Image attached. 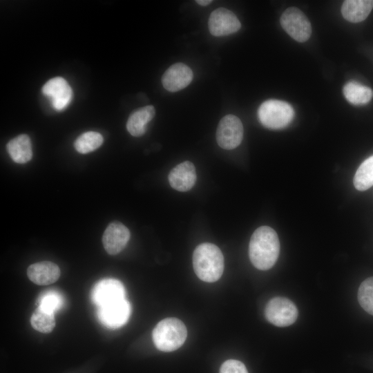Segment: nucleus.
Segmentation results:
<instances>
[{
	"mask_svg": "<svg viewBox=\"0 0 373 373\" xmlns=\"http://www.w3.org/2000/svg\"><path fill=\"white\" fill-rule=\"evenodd\" d=\"M42 93L48 97L53 108L62 111L70 104L73 90L67 81L61 77L49 79L42 87Z\"/></svg>",
	"mask_w": 373,
	"mask_h": 373,
	"instance_id": "obj_11",
	"label": "nucleus"
},
{
	"mask_svg": "<svg viewBox=\"0 0 373 373\" xmlns=\"http://www.w3.org/2000/svg\"><path fill=\"white\" fill-rule=\"evenodd\" d=\"M280 24L285 32L297 41L304 42L310 37L311 23L307 17L297 8L286 9L281 15Z\"/></svg>",
	"mask_w": 373,
	"mask_h": 373,
	"instance_id": "obj_6",
	"label": "nucleus"
},
{
	"mask_svg": "<svg viewBox=\"0 0 373 373\" xmlns=\"http://www.w3.org/2000/svg\"><path fill=\"white\" fill-rule=\"evenodd\" d=\"M102 135L95 131H87L80 135L75 141L74 146L80 153H88L98 149L103 144Z\"/></svg>",
	"mask_w": 373,
	"mask_h": 373,
	"instance_id": "obj_21",
	"label": "nucleus"
},
{
	"mask_svg": "<svg viewBox=\"0 0 373 373\" xmlns=\"http://www.w3.org/2000/svg\"><path fill=\"white\" fill-rule=\"evenodd\" d=\"M155 114V110L153 106H146L136 110L127 120V131L133 136H142L146 131V124L154 117Z\"/></svg>",
	"mask_w": 373,
	"mask_h": 373,
	"instance_id": "obj_16",
	"label": "nucleus"
},
{
	"mask_svg": "<svg viewBox=\"0 0 373 373\" xmlns=\"http://www.w3.org/2000/svg\"><path fill=\"white\" fill-rule=\"evenodd\" d=\"M193 267L201 280L216 282L220 278L224 270L222 253L216 245L202 243L193 251Z\"/></svg>",
	"mask_w": 373,
	"mask_h": 373,
	"instance_id": "obj_2",
	"label": "nucleus"
},
{
	"mask_svg": "<svg viewBox=\"0 0 373 373\" xmlns=\"http://www.w3.org/2000/svg\"><path fill=\"white\" fill-rule=\"evenodd\" d=\"M279 253V239L272 228L262 226L255 230L249 242V256L256 268L269 269L277 261Z\"/></svg>",
	"mask_w": 373,
	"mask_h": 373,
	"instance_id": "obj_1",
	"label": "nucleus"
},
{
	"mask_svg": "<svg viewBox=\"0 0 373 373\" xmlns=\"http://www.w3.org/2000/svg\"><path fill=\"white\" fill-rule=\"evenodd\" d=\"M30 323L35 330L44 334L50 333L55 327L54 314L38 307L32 314Z\"/></svg>",
	"mask_w": 373,
	"mask_h": 373,
	"instance_id": "obj_22",
	"label": "nucleus"
},
{
	"mask_svg": "<svg viewBox=\"0 0 373 373\" xmlns=\"http://www.w3.org/2000/svg\"><path fill=\"white\" fill-rule=\"evenodd\" d=\"M354 185L358 191H365L373 186V155L367 158L358 168Z\"/></svg>",
	"mask_w": 373,
	"mask_h": 373,
	"instance_id": "obj_20",
	"label": "nucleus"
},
{
	"mask_svg": "<svg viewBox=\"0 0 373 373\" xmlns=\"http://www.w3.org/2000/svg\"><path fill=\"white\" fill-rule=\"evenodd\" d=\"M208 26L210 33L216 37L236 32L241 27L236 15L224 8H217L211 13Z\"/></svg>",
	"mask_w": 373,
	"mask_h": 373,
	"instance_id": "obj_10",
	"label": "nucleus"
},
{
	"mask_svg": "<svg viewBox=\"0 0 373 373\" xmlns=\"http://www.w3.org/2000/svg\"><path fill=\"white\" fill-rule=\"evenodd\" d=\"M196 171L193 164L189 161H184L169 173L168 179L172 188L179 191L190 190L196 182Z\"/></svg>",
	"mask_w": 373,
	"mask_h": 373,
	"instance_id": "obj_14",
	"label": "nucleus"
},
{
	"mask_svg": "<svg viewBox=\"0 0 373 373\" xmlns=\"http://www.w3.org/2000/svg\"><path fill=\"white\" fill-rule=\"evenodd\" d=\"M191 69L183 63L171 66L163 74L162 83L170 92H176L186 87L193 79Z\"/></svg>",
	"mask_w": 373,
	"mask_h": 373,
	"instance_id": "obj_13",
	"label": "nucleus"
},
{
	"mask_svg": "<svg viewBox=\"0 0 373 373\" xmlns=\"http://www.w3.org/2000/svg\"><path fill=\"white\" fill-rule=\"evenodd\" d=\"M131 313V304L126 298L98 307L97 312L101 323L110 329H117L125 325Z\"/></svg>",
	"mask_w": 373,
	"mask_h": 373,
	"instance_id": "obj_8",
	"label": "nucleus"
},
{
	"mask_svg": "<svg viewBox=\"0 0 373 373\" xmlns=\"http://www.w3.org/2000/svg\"><path fill=\"white\" fill-rule=\"evenodd\" d=\"M6 148L9 155L16 163H26L32 157L30 139L26 134L19 135L10 140Z\"/></svg>",
	"mask_w": 373,
	"mask_h": 373,
	"instance_id": "obj_18",
	"label": "nucleus"
},
{
	"mask_svg": "<svg viewBox=\"0 0 373 373\" xmlns=\"http://www.w3.org/2000/svg\"><path fill=\"white\" fill-rule=\"evenodd\" d=\"M372 8V0H346L343 3L341 12L347 21L358 23L367 18Z\"/></svg>",
	"mask_w": 373,
	"mask_h": 373,
	"instance_id": "obj_17",
	"label": "nucleus"
},
{
	"mask_svg": "<svg viewBox=\"0 0 373 373\" xmlns=\"http://www.w3.org/2000/svg\"><path fill=\"white\" fill-rule=\"evenodd\" d=\"M27 275L35 284L48 285L59 279L60 269L54 262L42 261L30 265L28 267Z\"/></svg>",
	"mask_w": 373,
	"mask_h": 373,
	"instance_id": "obj_15",
	"label": "nucleus"
},
{
	"mask_svg": "<svg viewBox=\"0 0 373 373\" xmlns=\"http://www.w3.org/2000/svg\"><path fill=\"white\" fill-rule=\"evenodd\" d=\"M294 111L287 102L269 99L259 107L258 116L260 123L266 128L280 129L287 126L293 119Z\"/></svg>",
	"mask_w": 373,
	"mask_h": 373,
	"instance_id": "obj_4",
	"label": "nucleus"
},
{
	"mask_svg": "<svg viewBox=\"0 0 373 373\" xmlns=\"http://www.w3.org/2000/svg\"><path fill=\"white\" fill-rule=\"evenodd\" d=\"M243 137V126L240 119L233 115H227L220 121L216 131V141L219 146L231 150L240 145Z\"/></svg>",
	"mask_w": 373,
	"mask_h": 373,
	"instance_id": "obj_7",
	"label": "nucleus"
},
{
	"mask_svg": "<svg viewBox=\"0 0 373 373\" xmlns=\"http://www.w3.org/2000/svg\"><path fill=\"white\" fill-rule=\"evenodd\" d=\"M298 309L289 299L274 297L269 300L265 308V316L271 324L278 327L292 325L297 319Z\"/></svg>",
	"mask_w": 373,
	"mask_h": 373,
	"instance_id": "obj_5",
	"label": "nucleus"
},
{
	"mask_svg": "<svg viewBox=\"0 0 373 373\" xmlns=\"http://www.w3.org/2000/svg\"><path fill=\"white\" fill-rule=\"evenodd\" d=\"M92 301L97 307L125 298L123 284L114 278H106L97 283L91 291Z\"/></svg>",
	"mask_w": 373,
	"mask_h": 373,
	"instance_id": "obj_9",
	"label": "nucleus"
},
{
	"mask_svg": "<svg viewBox=\"0 0 373 373\" xmlns=\"http://www.w3.org/2000/svg\"><path fill=\"white\" fill-rule=\"evenodd\" d=\"M130 239L128 229L118 221L112 222L105 229L102 242L106 251L110 255L121 252Z\"/></svg>",
	"mask_w": 373,
	"mask_h": 373,
	"instance_id": "obj_12",
	"label": "nucleus"
},
{
	"mask_svg": "<svg viewBox=\"0 0 373 373\" xmlns=\"http://www.w3.org/2000/svg\"><path fill=\"white\" fill-rule=\"evenodd\" d=\"M220 373H248L247 370L241 361L229 359L222 363Z\"/></svg>",
	"mask_w": 373,
	"mask_h": 373,
	"instance_id": "obj_25",
	"label": "nucleus"
},
{
	"mask_svg": "<svg viewBox=\"0 0 373 373\" xmlns=\"http://www.w3.org/2000/svg\"><path fill=\"white\" fill-rule=\"evenodd\" d=\"M187 331L183 322L176 318L160 321L152 332L156 348L162 352H173L180 347L186 339Z\"/></svg>",
	"mask_w": 373,
	"mask_h": 373,
	"instance_id": "obj_3",
	"label": "nucleus"
},
{
	"mask_svg": "<svg viewBox=\"0 0 373 373\" xmlns=\"http://www.w3.org/2000/svg\"><path fill=\"white\" fill-rule=\"evenodd\" d=\"M346 99L354 105H363L368 103L373 96L372 90L355 81L348 82L343 88Z\"/></svg>",
	"mask_w": 373,
	"mask_h": 373,
	"instance_id": "obj_19",
	"label": "nucleus"
},
{
	"mask_svg": "<svg viewBox=\"0 0 373 373\" xmlns=\"http://www.w3.org/2000/svg\"><path fill=\"white\" fill-rule=\"evenodd\" d=\"M212 2L211 0H197L196 3L200 6H205L210 4Z\"/></svg>",
	"mask_w": 373,
	"mask_h": 373,
	"instance_id": "obj_26",
	"label": "nucleus"
},
{
	"mask_svg": "<svg viewBox=\"0 0 373 373\" xmlns=\"http://www.w3.org/2000/svg\"><path fill=\"white\" fill-rule=\"evenodd\" d=\"M358 300L365 312L373 315V276L367 278L360 285Z\"/></svg>",
	"mask_w": 373,
	"mask_h": 373,
	"instance_id": "obj_23",
	"label": "nucleus"
},
{
	"mask_svg": "<svg viewBox=\"0 0 373 373\" xmlns=\"http://www.w3.org/2000/svg\"><path fill=\"white\" fill-rule=\"evenodd\" d=\"M64 303L62 296L56 291L49 290L41 294L38 300V307L43 310L54 314Z\"/></svg>",
	"mask_w": 373,
	"mask_h": 373,
	"instance_id": "obj_24",
	"label": "nucleus"
}]
</instances>
